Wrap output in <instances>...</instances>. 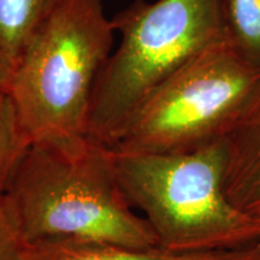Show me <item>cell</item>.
<instances>
[{"label":"cell","instance_id":"obj_1","mask_svg":"<svg viewBox=\"0 0 260 260\" xmlns=\"http://www.w3.org/2000/svg\"><path fill=\"white\" fill-rule=\"evenodd\" d=\"M115 32L102 0H58L34 31L6 89L31 145L71 155L88 147L94 88Z\"/></svg>","mask_w":260,"mask_h":260},{"label":"cell","instance_id":"obj_2","mask_svg":"<svg viewBox=\"0 0 260 260\" xmlns=\"http://www.w3.org/2000/svg\"><path fill=\"white\" fill-rule=\"evenodd\" d=\"M4 198L29 246H158L147 220L134 212L123 193L113 152L92 140L83 152L73 155L30 145Z\"/></svg>","mask_w":260,"mask_h":260},{"label":"cell","instance_id":"obj_3","mask_svg":"<svg viewBox=\"0 0 260 260\" xmlns=\"http://www.w3.org/2000/svg\"><path fill=\"white\" fill-rule=\"evenodd\" d=\"M226 162L224 139L186 153L113 152L126 200L144 212L158 246L172 252L241 249L260 242V218L228 199Z\"/></svg>","mask_w":260,"mask_h":260},{"label":"cell","instance_id":"obj_4","mask_svg":"<svg viewBox=\"0 0 260 260\" xmlns=\"http://www.w3.org/2000/svg\"><path fill=\"white\" fill-rule=\"evenodd\" d=\"M111 19L121 44L98 77L88 126L109 148L159 84L225 40L220 0H135Z\"/></svg>","mask_w":260,"mask_h":260},{"label":"cell","instance_id":"obj_5","mask_svg":"<svg viewBox=\"0 0 260 260\" xmlns=\"http://www.w3.org/2000/svg\"><path fill=\"white\" fill-rule=\"evenodd\" d=\"M260 81V70L225 40L172 74L144 100L110 149L186 153L225 139Z\"/></svg>","mask_w":260,"mask_h":260},{"label":"cell","instance_id":"obj_6","mask_svg":"<svg viewBox=\"0 0 260 260\" xmlns=\"http://www.w3.org/2000/svg\"><path fill=\"white\" fill-rule=\"evenodd\" d=\"M224 140L228 199L241 212L260 218V81Z\"/></svg>","mask_w":260,"mask_h":260},{"label":"cell","instance_id":"obj_7","mask_svg":"<svg viewBox=\"0 0 260 260\" xmlns=\"http://www.w3.org/2000/svg\"><path fill=\"white\" fill-rule=\"evenodd\" d=\"M260 242L241 249L172 252L161 247H132L116 243L63 242L29 246V260H253Z\"/></svg>","mask_w":260,"mask_h":260},{"label":"cell","instance_id":"obj_8","mask_svg":"<svg viewBox=\"0 0 260 260\" xmlns=\"http://www.w3.org/2000/svg\"><path fill=\"white\" fill-rule=\"evenodd\" d=\"M58 0H0V51L12 69Z\"/></svg>","mask_w":260,"mask_h":260},{"label":"cell","instance_id":"obj_9","mask_svg":"<svg viewBox=\"0 0 260 260\" xmlns=\"http://www.w3.org/2000/svg\"><path fill=\"white\" fill-rule=\"evenodd\" d=\"M220 18L225 41L260 70V0H220Z\"/></svg>","mask_w":260,"mask_h":260},{"label":"cell","instance_id":"obj_10","mask_svg":"<svg viewBox=\"0 0 260 260\" xmlns=\"http://www.w3.org/2000/svg\"><path fill=\"white\" fill-rule=\"evenodd\" d=\"M30 145L11 96L6 90H0V199L5 197Z\"/></svg>","mask_w":260,"mask_h":260},{"label":"cell","instance_id":"obj_11","mask_svg":"<svg viewBox=\"0 0 260 260\" xmlns=\"http://www.w3.org/2000/svg\"><path fill=\"white\" fill-rule=\"evenodd\" d=\"M0 260H29V245L5 198L0 199Z\"/></svg>","mask_w":260,"mask_h":260},{"label":"cell","instance_id":"obj_12","mask_svg":"<svg viewBox=\"0 0 260 260\" xmlns=\"http://www.w3.org/2000/svg\"><path fill=\"white\" fill-rule=\"evenodd\" d=\"M12 67L11 64L6 60V58L3 52L0 51V90L8 89L10 79L12 75Z\"/></svg>","mask_w":260,"mask_h":260},{"label":"cell","instance_id":"obj_13","mask_svg":"<svg viewBox=\"0 0 260 260\" xmlns=\"http://www.w3.org/2000/svg\"><path fill=\"white\" fill-rule=\"evenodd\" d=\"M253 260H260V251H259L258 254H256V255L254 256V259H253Z\"/></svg>","mask_w":260,"mask_h":260}]
</instances>
